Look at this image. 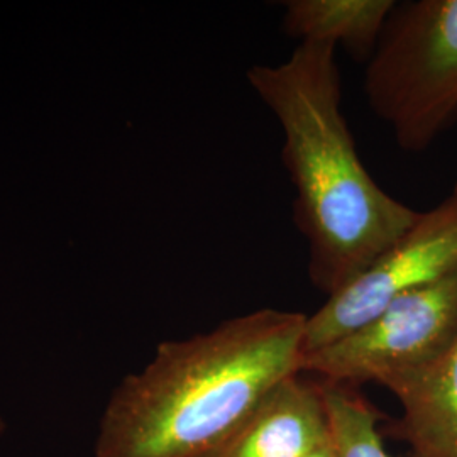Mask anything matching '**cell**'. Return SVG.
<instances>
[{"label": "cell", "instance_id": "obj_1", "mask_svg": "<svg viewBox=\"0 0 457 457\" xmlns=\"http://www.w3.org/2000/svg\"><path fill=\"white\" fill-rule=\"evenodd\" d=\"M307 315L262 309L156 347L111 395L94 457H200L300 373Z\"/></svg>", "mask_w": 457, "mask_h": 457}, {"label": "cell", "instance_id": "obj_11", "mask_svg": "<svg viewBox=\"0 0 457 457\" xmlns=\"http://www.w3.org/2000/svg\"><path fill=\"white\" fill-rule=\"evenodd\" d=\"M5 428H7V424H5V420H4V417L0 415V437L4 436V432H5Z\"/></svg>", "mask_w": 457, "mask_h": 457}, {"label": "cell", "instance_id": "obj_3", "mask_svg": "<svg viewBox=\"0 0 457 457\" xmlns=\"http://www.w3.org/2000/svg\"><path fill=\"white\" fill-rule=\"evenodd\" d=\"M368 105L396 145L420 153L457 119V0L395 5L364 71Z\"/></svg>", "mask_w": 457, "mask_h": 457}, {"label": "cell", "instance_id": "obj_9", "mask_svg": "<svg viewBox=\"0 0 457 457\" xmlns=\"http://www.w3.org/2000/svg\"><path fill=\"white\" fill-rule=\"evenodd\" d=\"M322 385L330 437L339 457H393L383 442L379 425L386 419L358 386Z\"/></svg>", "mask_w": 457, "mask_h": 457}, {"label": "cell", "instance_id": "obj_4", "mask_svg": "<svg viewBox=\"0 0 457 457\" xmlns=\"http://www.w3.org/2000/svg\"><path fill=\"white\" fill-rule=\"evenodd\" d=\"M457 337V271L396 296L364 326L303 354L300 373L327 383H378L392 393Z\"/></svg>", "mask_w": 457, "mask_h": 457}, {"label": "cell", "instance_id": "obj_7", "mask_svg": "<svg viewBox=\"0 0 457 457\" xmlns=\"http://www.w3.org/2000/svg\"><path fill=\"white\" fill-rule=\"evenodd\" d=\"M392 393L402 417L388 434L409 444L410 457H457V337Z\"/></svg>", "mask_w": 457, "mask_h": 457}, {"label": "cell", "instance_id": "obj_2", "mask_svg": "<svg viewBox=\"0 0 457 457\" xmlns=\"http://www.w3.org/2000/svg\"><path fill=\"white\" fill-rule=\"evenodd\" d=\"M245 80L283 134L281 162L295 188V224L309 245V278L336 294L375 262L419 213L385 192L362 163L343 112L336 48L298 43Z\"/></svg>", "mask_w": 457, "mask_h": 457}, {"label": "cell", "instance_id": "obj_10", "mask_svg": "<svg viewBox=\"0 0 457 457\" xmlns=\"http://www.w3.org/2000/svg\"><path fill=\"white\" fill-rule=\"evenodd\" d=\"M303 457H339L336 444L332 441V437L328 436L326 441L320 442L317 447H313L309 454Z\"/></svg>", "mask_w": 457, "mask_h": 457}, {"label": "cell", "instance_id": "obj_8", "mask_svg": "<svg viewBox=\"0 0 457 457\" xmlns=\"http://www.w3.org/2000/svg\"><path fill=\"white\" fill-rule=\"evenodd\" d=\"M396 2L393 0H290L283 29L298 43L341 45L358 60H370Z\"/></svg>", "mask_w": 457, "mask_h": 457}, {"label": "cell", "instance_id": "obj_6", "mask_svg": "<svg viewBox=\"0 0 457 457\" xmlns=\"http://www.w3.org/2000/svg\"><path fill=\"white\" fill-rule=\"evenodd\" d=\"M328 436L322 385L298 373L278 385L243 424L200 457H303Z\"/></svg>", "mask_w": 457, "mask_h": 457}, {"label": "cell", "instance_id": "obj_5", "mask_svg": "<svg viewBox=\"0 0 457 457\" xmlns=\"http://www.w3.org/2000/svg\"><path fill=\"white\" fill-rule=\"evenodd\" d=\"M457 271V181L447 196L407 228L360 277L311 317L303 354L322 349L364 326L396 296Z\"/></svg>", "mask_w": 457, "mask_h": 457}]
</instances>
